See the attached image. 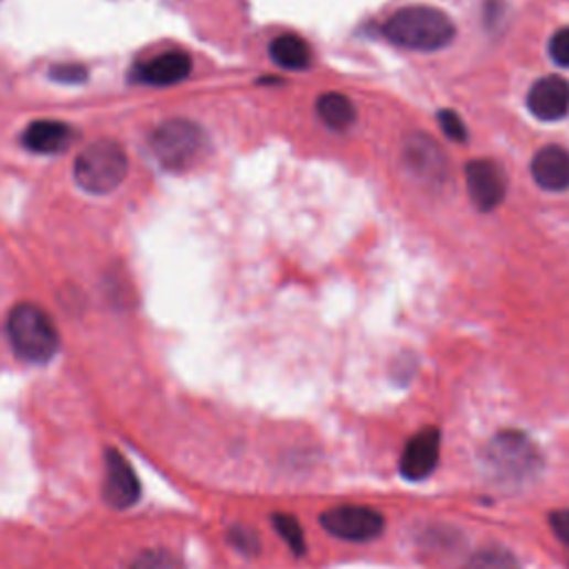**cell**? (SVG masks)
Segmentation results:
<instances>
[{"label": "cell", "mask_w": 569, "mask_h": 569, "mask_svg": "<svg viewBox=\"0 0 569 569\" xmlns=\"http://www.w3.org/2000/svg\"><path fill=\"white\" fill-rule=\"evenodd\" d=\"M385 36L405 50L437 52L452 43L457 28L445 12L427 6H414L389 17L385 23Z\"/></svg>", "instance_id": "cell-1"}, {"label": "cell", "mask_w": 569, "mask_h": 569, "mask_svg": "<svg viewBox=\"0 0 569 569\" xmlns=\"http://www.w3.org/2000/svg\"><path fill=\"white\" fill-rule=\"evenodd\" d=\"M483 465L494 479L523 485L540 474L543 454L527 434L518 430H503L485 443Z\"/></svg>", "instance_id": "cell-2"}, {"label": "cell", "mask_w": 569, "mask_h": 569, "mask_svg": "<svg viewBox=\"0 0 569 569\" xmlns=\"http://www.w3.org/2000/svg\"><path fill=\"white\" fill-rule=\"evenodd\" d=\"M8 339L17 356L36 365L52 361L61 347V336L54 321L34 303H21L10 312Z\"/></svg>", "instance_id": "cell-3"}, {"label": "cell", "mask_w": 569, "mask_h": 569, "mask_svg": "<svg viewBox=\"0 0 569 569\" xmlns=\"http://www.w3.org/2000/svg\"><path fill=\"white\" fill-rule=\"evenodd\" d=\"M127 152L116 140H96L76 157L74 179L80 190L105 196L118 190L127 176Z\"/></svg>", "instance_id": "cell-4"}, {"label": "cell", "mask_w": 569, "mask_h": 569, "mask_svg": "<svg viewBox=\"0 0 569 569\" xmlns=\"http://www.w3.org/2000/svg\"><path fill=\"white\" fill-rule=\"evenodd\" d=\"M207 150L205 131L185 118L165 120L152 133V152L165 170L185 172L194 168Z\"/></svg>", "instance_id": "cell-5"}, {"label": "cell", "mask_w": 569, "mask_h": 569, "mask_svg": "<svg viewBox=\"0 0 569 569\" xmlns=\"http://www.w3.org/2000/svg\"><path fill=\"white\" fill-rule=\"evenodd\" d=\"M321 525L328 534L350 540L367 543L383 534L385 518L380 512L363 505H336L321 514Z\"/></svg>", "instance_id": "cell-6"}, {"label": "cell", "mask_w": 569, "mask_h": 569, "mask_svg": "<svg viewBox=\"0 0 569 569\" xmlns=\"http://www.w3.org/2000/svg\"><path fill=\"white\" fill-rule=\"evenodd\" d=\"M441 461V430L439 427H422L407 443L400 454L398 470L402 479L416 483L434 474Z\"/></svg>", "instance_id": "cell-7"}, {"label": "cell", "mask_w": 569, "mask_h": 569, "mask_svg": "<svg viewBox=\"0 0 569 569\" xmlns=\"http://www.w3.org/2000/svg\"><path fill=\"white\" fill-rule=\"evenodd\" d=\"M142 487L131 463L114 448L105 450V485L103 498L114 509H129L140 501Z\"/></svg>", "instance_id": "cell-8"}, {"label": "cell", "mask_w": 569, "mask_h": 569, "mask_svg": "<svg viewBox=\"0 0 569 569\" xmlns=\"http://www.w3.org/2000/svg\"><path fill=\"white\" fill-rule=\"evenodd\" d=\"M465 179H468V190L474 201V205L483 212L496 210L505 194H507V181L503 170L492 163V161H472L465 168Z\"/></svg>", "instance_id": "cell-9"}, {"label": "cell", "mask_w": 569, "mask_h": 569, "mask_svg": "<svg viewBox=\"0 0 569 569\" xmlns=\"http://www.w3.org/2000/svg\"><path fill=\"white\" fill-rule=\"evenodd\" d=\"M527 109L545 122L560 120L569 114V80L562 76L538 78L527 94Z\"/></svg>", "instance_id": "cell-10"}, {"label": "cell", "mask_w": 569, "mask_h": 569, "mask_svg": "<svg viewBox=\"0 0 569 569\" xmlns=\"http://www.w3.org/2000/svg\"><path fill=\"white\" fill-rule=\"evenodd\" d=\"M192 74V58L185 52H165L148 63L136 65L131 78L154 87H168L183 83Z\"/></svg>", "instance_id": "cell-11"}, {"label": "cell", "mask_w": 569, "mask_h": 569, "mask_svg": "<svg viewBox=\"0 0 569 569\" xmlns=\"http://www.w3.org/2000/svg\"><path fill=\"white\" fill-rule=\"evenodd\" d=\"M76 138L74 127L61 120H36L23 131V146L36 154H63Z\"/></svg>", "instance_id": "cell-12"}, {"label": "cell", "mask_w": 569, "mask_h": 569, "mask_svg": "<svg viewBox=\"0 0 569 569\" xmlns=\"http://www.w3.org/2000/svg\"><path fill=\"white\" fill-rule=\"evenodd\" d=\"M532 176L538 187L547 192H567L569 190V152L549 146L543 148L532 161Z\"/></svg>", "instance_id": "cell-13"}, {"label": "cell", "mask_w": 569, "mask_h": 569, "mask_svg": "<svg viewBox=\"0 0 569 569\" xmlns=\"http://www.w3.org/2000/svg\"><path fill=\"white\" fill-rule=\"evenodd\" d=\"M269 56L282 69H292V72L308 69L312 63V52L308 43L294 34H282L276 41H271Z\"/></svg>", "instance_id": "cell-14"}, {"label": "cell", "mask_w": 569, "mask_h": 569, "mask_svg": "<svg viewBox=\"0 0 569 569\" xmlns=\"http://www.w3.org/2000/svg\"><path fill=\"white\" fill-rule=\"evenodd\" d=\"M319 118L334 131H345L356 122V107L345 94H323L316 103Z\"/></svg>", "instance_id": "cell-15"}, {"label": "cell", "mask_w": 569, "mask_h": 569, "mask_svg": "<svg viewBox=\"0 0 569 569\" xmlns=\"http://www.w3.org/2000/svg\"><path fill=\"white\" fill-rule=\"evenodd\" d=\"M463 569H520V562L509 549L498 547V545H490V547L479 549L465 562Z\"/></svg>", "instance_id": "cell-16"}, {"label": "cell", "mask_w": 569, "mask_h": 569, "mask_svg": "<svg viewBox=\"0 0 569 569\" xmlns=\"http://www.w3.org/2000/svg\"><path fill=\"white\" fill-rule=\"evenodd\" d=\"M271 525L276 527V532L280 534V538L288 543V547L297 554L303 556L308 551V543H305V532L299 523V518H294L292 514H273L271 516Z\"/></svg>", "instance_id": "cell-17"}, {"label": "cell", "mask_w": 569, "mask_h": 569, "mask_svg": "<svg viewBox=\"0 0 569 569\" xmlns=\"http://www.w3.org/2000/svg\"><path fill=\"white\" fill-rule=\"evenodd\" d=\"M131 569H183L181 560L176 556H172L165 549H150L142 551L133 562Z\"/></svg>", "instance_id": "cell-18"}, {"label": "cell", "mask_w": 569, "mask_h": 569, "mask_svg": "<svg viewBox=\"0 0 569 569\" xmlns=\"http://www.w3.org/2000/svg\"><path fill=\"white\" fill-rule=\"evenodd\" d=\"M227 540H229L240 554L254 556V554L260 551V538L256 536V532H251V529H247V527H243V525L229 527Z\"/></svg>", "instance_id": "cell-19"}, {"label": "cell", "mask_w": 569, "mask_h": 569, "mask_svg": "<svg viewBox=\"0 0 569 569\" xmlns=\"http://www.w3.org/2000/svg\"><path fill=\"white\" fill-rule=\"evenodd\" d=\"M439 122H441V129L445 131L448 138L457 140V142H465L468 140V127L463 122V118L452 111V109H445L439 114Z\"/></svg>", "instance_id": "cell-20"}, {"label": "cell", "mask_w": 569, "mask_h": 569, "mask_svg": "<svg viewBox=\"0 0 569 569\" xmlns=\"http://www.w3.org/2000/svg\"><path fill=\"white\" fill-rule=\"evenodd\" d=\"M549 56L556 65L569 67V28L558 30L549 41Z\"/></svg>", "instance_id": "cell-21"}, {"label": "cell", "mask_w": 569, "mask_h": 569, "mask_svg": "<svg viewBox=\"0 0 569 569\" xmlns=\"http://www.w3.org/2000/svg\"><path fill=\"white\" fill-rule=\"evenodd\" d=\"M50 74L58 83H83L87 78V69L80 65H58Z\"/></svg>", "instance_id": "cell-22"}, {"label": "cell", "mask_w": 569, "mask_h": 569, "mask_svg": "<svg viewBox=\"0 0 569 569\" xmlns=\"http://www.w3.org/2000/svg\"><path fill=\"white\" fill-rule=\"evenodd\" d=\"M549 525L558 540L569 545V509H556L549 514Z\"/></svg>", "instance_id": "cell-23"}]
</instances>
